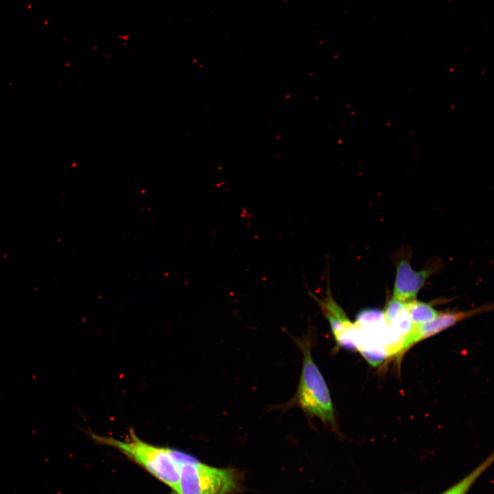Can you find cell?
<instances>
[{"mask_svg": "<svg viewBox=\"0 0 494 494\" xmlns=\"http://www.w3.org/2000/svg\"><path fill=\"white\" fill-rule=\"evenodd\" d=\"M493 461V455L491 454L464 478L440 494H467L477 480L491 465Z\"/></svg>", "mask_w": 494, "mask_h": 494, "instance_id": "obj_9", "label": "cell"}, {"mask_svg": "<svg viewBox=\"0 0 494 494\" xmlns=\"http://www.w3.org/2000/svg\"><path fill=\"white\" fill-rule=\"evenodd\" d=\"M293 341L303 353V368L296 393L292 403L309 417L317 418L333 430L336 429L335 412L327 383L311 356L314 335L308 333Z\"/></svg>", "mask_w": 494, "mask_h": 494, "instance_id": "obj_1", "label": "cell"}, {"mask_svg": "<svg viewBox=\"0 0 494 494\" xmlns=\"http://www.w3.org/2000/svg\"><path fill=\"white\" fill-rule=\"evenodd\" d=\"M171 452L178 466V494H231L239 488L236 470L209 466L177 449Z\"/></svg>", "mask_w": 494, "mask_h": 494, "instance_id": "obj_3", "label": "cell"}, {"mask_svg": "<svg viewBox=\"0 0 494 494\" xmlns=\"http://www.w3.org/2000/svg\"><path fill=\"white\" fill-rule=\"evenodd\" d=\"M171 494H178L177 493L173 491Z\"/></svg>", "mask_w": 494, "mask_h": 494, "instance_id": "obj_10", "label": "cell"}, {"mask_svg": "<svg viewBox=\"0 0 494 494\" xmlns=\"http://www.w3.org/2000/svg\"><path fill=\"white\" fill-rule=\"evenodd\" d=\"M95 443L113 447L143 467L152 476L176 492L178 485V466L171 448L159 447L141 439L131 429L124 440L88 433Z\"/></svg>", "mask_w": 494, "mask_h": 494, "instance_id": "obj_2", "label": "cell"}, {"mask_svg": "<svg viewBox=\"0 0 494 494\" xmlns=\"http://www.w3.org/2000/svg\"><path fill=\"white\" fill-rule=\"evenodd\" d=\"M383 312L387 324L403 337L412 330L414 325L405 302L392 297Z\"/></svg>", "mask_w": 494, "mask_h": 494, "instance_id": "obj_7", "label": "cell"}, {"mask_svg": "<svg viewBox=\"0 0 494 494\" xmlns=\"http://www.w3.org/2000/svg\"><path fill=\"white\" fill-rule=\"evenodd\" d=\"M413 325H421L434 320L440 311L429 303L413 299L405 303Z\"/></svg>", "mask_w": 494, "mask_h": 494, "instance_id": "obj_8", "label": "cell"}, {"mask_svg": "<svg viewBox=\"0 0 494 494\" xmlns=\"http://www.w3.org/2000/svg\"><path fill=\"white\" fill-rule=\"evenodd\" d=\"M435 269L434 265H429L420 271H416L411 267L409 259H400L396 264L392 297L405 303L416 299L426 279Z\"/></svg>", "mask_w": 494, "mask_h": 494, "instance_id": "obj_5", "label": "cell"}, {"mask_svg": "<svg viewBox=\"0 0 494 494\" xmlns=\"http://www.w3.org/2000/svg\"><path fill=\"white\" fill-rule=\"evenodd\" d=\"M491 307L492 306L489 307V305H486L465 311L440 312L434 320L429 322L417 326L414 325L411 332L404 337L402 352L405 351L418 342L436 335L464 319L486 311Z\"/></svg>", "mask_w": 494, "mask_h": 494, "instance_id": "obj_6", "label": "cell"}, {"mask_svg": "<svg viewBox=\"0 0 494 494\" xmlns=\"http://www.w3.org/2000/svg\"><path fill=\"white\" fill-rule=\"evenodd\" d=\"M311 296L328 320L336 343L342 348L355 350L353 344L355 324L349 320L341 307L334 301L330 290L327 291L324 298H318L313 294Z\"/></svg>", "mask_w": 494, "mask_h": 494, "instance_id": "obj_4", "label": "cell"}]
</instances>
